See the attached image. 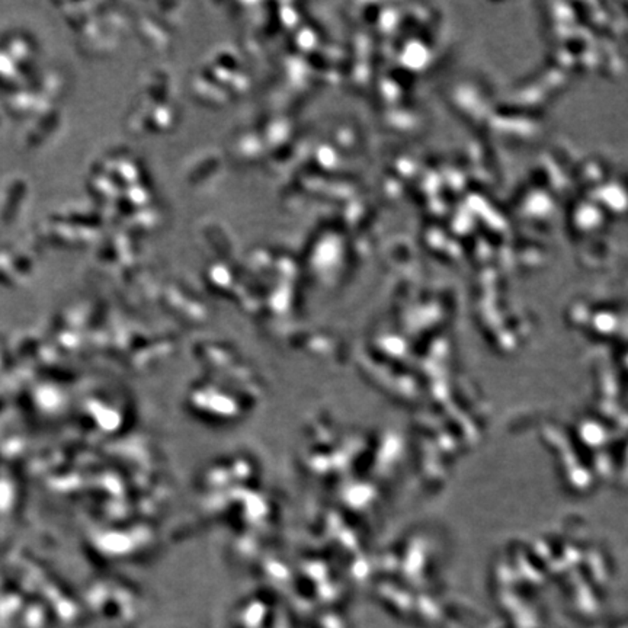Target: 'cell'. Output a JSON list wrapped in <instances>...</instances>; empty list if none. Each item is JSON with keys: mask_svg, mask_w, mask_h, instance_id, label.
<instances>
[{"mask_svg": "<svg viewBox=\"0 0 628 628\" xmlns=\"http://www.w3.org/2000/svg\"><path fill=\"white\" fill-rule=\"evenodd\" d=\"M98 227L82 226L76 223H69V221L54 218L45 227L44 237L48 243L60 248H83L94 242L98 236Z\"/></svg>", "mask_w": 628, "mask_h": 628, "instance_id": "cell-1", "label": "cell"}, {"mask_svg": "<svg viewBox=\"0 0 628 628\" xmlns=\"http://www.w3.org/2000/svg\"><path fill=\"white\" fill-rule=\"evenodd\" d=\"M29 185L25 176L13 175L0 188V224L12 226L22 213Z\"/></svg>", "mask_w": 628, "mask_h": 628, "instance_id": "cell-2", "label": "cell"}, {"mask_svg": "<svg viewBox=\"0 0 628 628\" xmlns=\"http://www.w3.org/2000/svg\"><path fill=\"white\" fill-rule=\"evenodd\" d=\"M63 115L54 106L47 113L32 118L28 130L22 136V147L27 152L36 150L45 145L62 127Z\"/></svg>", "mask_w": 628, "mask_h": 628, "instance_id": "cell-3", "label": "cell"}, {"mask_svg": "<svg viewBox=\"0 0 628 628\" xmlns=\"http://www.w3.org/2000/svg\"><path fill=\"white\" fill-rule=\"evenodd\" d=\"M3 108L8 113L16 118H35L48 109L52 108V104L43 98L38 92L31 90H15L3 99Z\"/></svg>", "mask_w": 628, "mask_h": 628, "instance_id": "cell-4", "label": "cell"}, {"mask_svg": "<svg viewBox=\"0 0 628 628\" xmlns=\"http://www.w3.org/2000/svg\"><path fill=\"white\" fill-rule=\"evenodd\" d=\"M8 57L22 71L25 67L34 64L36 59V45L29 35L22 32H13L8 35L0 47Z\"/></svg>", "mask_w": 628, "mask_h": 628, "instance_id": "cell-5", "label": "cell"}, {"mask_svg": "<svg viewBox=\"0 0 628 628\" xmlns=\"http://www.w3.org/2000/svg\"><path fill=\"white\" fill-rule=\"evenodd\" d=\"M89 190L92 192V195L97 197L98 199L104 201V202H115L120 201L121 198V188L114 182V179L110 178L108 173H105L104 171H101L99 168L92 169L90 173V179H89Z\"/></svg>", "mask_w": 628, "mask_h": 628, "instance_id": "cell-6", "label": "cell"}, {"mask_svg": "<svg viewBox=\"0 0 628 628\" xmlns=\"http://www.w3.org/2000/svg\"><path fill=\"white\" fill-rule=\"evenodd\" d=\"M64 86H66V80H64L62 73L45 71L44 75H41L38 78V80H36V86L34 87V90L38 92L43 98H45L48 102L52 104V101L62 97Z\"/></svg>", "mask_w": 628, "mask_h": 628, "instance_id": "cell-7", "label": "cell"}, {"mask_svg": "<svg viewBox=\"0 0 628 628\" xmlns=\"http://www.w3.org/2000/svg\"><path fill=\"white\" fill-rule=\"evenodd\" d=\"M24 76V71L17 67L8 55L0 50V82L13 85Z\"/></svg>", "mask_w": 628, "mask_h": 628, "instance_id": "cell-8", "label": "cell"}, {"mask_svg": "<svg viewBox=\"0 0 628 628\" xmlns=\"http://www.w3.org/2000/svg\"><path fill=\"white\" fill-rule=\"evenodd\" d=\"M0 124H2V115H0Z\"/></svg>", "mask_w": 628, "mask_h": 628, "instance_id": "cell-9", "label": "cell"}]
</instances>
